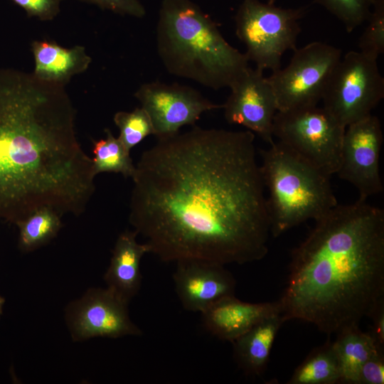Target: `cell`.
<instances>
[{
  "instance_id": "27",
  "label": "cell",
  "mask_w": 384,
  "mask_h": 384,
  "mask_svg": "<svg viewBox=\"0 0 384 384\" xmlns=\"http://www.w3.org/2000/svg\"><path fill=\"white\" fill-rule=\"evenodd\" d=\"M91 4L104 10L114 14L142 18L146 15V9L140 0H78Z\"/></svg>"
},
{
  "instance_id": "29",
  "label": "cell",
  "mask_w": 384,
  "mask_h": 384,
  "mask_svg": "<svg viewBox=\"0 0 384 384\" xmlns=\"http://www.w3.org/2000/svg\"><path fill=\"white\" fill-rule=\"evenodd\" d=\"M372 320L368 331L377 344L384 348V302L380 304L369 316Z\"/></svg>"
},
{
  "instance_id": "21",
  "label": "cell",
  "mask_w": 384,
  "mask_h": 384,
  "mask_svg": "<svg viewBox=\"0 0 384 384\" xmlns=\"http://www.w3.org/2000/svg\"><path fill=\"white\" fill-rule=\"evenodd\" d=\"M60 217L53 209L45 207L17 223L20 249L24 252L33 251L54 238L62 227Z\"/></svg>"
},
{
  "instance_id": "3",
  "label": "cell",
  "mask_w": 384,
  "mask_h": 384,
  "mask_svg": "<svg viewBox=\"0 0 384 384\" xmlns=\"http://www.w3.org/2000/svg\"><path fill=\"white\" fill-rule=\"evenodd\" d=\"M315 222L292 252L279 302L285 321L337 334L384 302V210L358 199Z\"/></svg>"
},
{
  "instance_id": "9",
  "label": "cell",
  "mask_w": 384,
  "mask_h": 384,
  "mask_svg": "<svg viewBox=\"0 0 384 384\" xmlns=\"http://www.w3.org/2000/svg\"><path fill=\"white\" fill-rule=\"evenodd\" d=\"M341 58V49L323 42H311L295 48L289 64L267 77L278 111L317 105Z\"/></svg>"
},
{
  "instance_id": "16",
  "label": "cell",
  "mask_w": 384,
  "mask_h": 384,
  "mask_svg": "<svg viewBox=\"0 0 384 384\" xmlns=\"http://www.w3.org/2000/svg\"><path fill=\"white\" fill-rule=\"evenodd\" d=\"M137 236L134 230H125L119 235L104 276L107 288L128 303L140 289L141 260L150 252L149 247L145 242L139 243Z\"/></svg>"
},
{
  "instance_id": "7",
  "label": "cell",
  "mask_w": 384,
  "mask_h": 384,
  "mask_svg": "<svg viewBox=\"0 0 384 384\" xmlns=\"http://www.w3.org/2000/svg\"><path fill=\"white\" fill-rule=\"evenodd\" d=\"M346 127L318 105L277 111L272 134L327 175L337 173Z\"/></svg>"
},
{
  "instance_id": "13",
  "label": "cell",
  "mask_w": 384,
  "mask_h": 384,
  "mask_svg": "<svg viewBox=\"0 0 384 384\" xmlns=\"http://www.w3.org/2000/svg\"><path fill=\"white\" fill-rule=\"evenodd\" d=\"M262 70L250 66L229 87L230 94L223 104L226 121L245 127L269 144L278 111L273 88Z\"/></svg>"
},
{
  "instance_id": "28",
  "label": "cell",
  "mask_w": 384,
  "mask_h": 384,
  "mask_svg": "<svg viewBox=\"0 0 384 384\" xmlns=\"http://www.w3.org/2000/svg\"><path fill=\"white\" fill-rule=\"evenodd\" d=\"M384 352L370 357L361 367L358 384L384 383Z\"/></svg>"
},
{
  "instance_id": "10",
  "label": "cell",
  "mask_w": 384,
  "mask_h": 384,
  "mask_svg": "<svg viewBox=\"0 0 384 384\" xmlns=\"http://www.w3.org/2000/svg\"><path fill=\"white\" fill-rule=\"evenodd\" d=\"M128 302L108 288H90L65 308V319L74 341L94 337L141 336L131 320Z\"/></svg>"
},
{
  "instance_id": "18",
  "label": "cell",
  "mask_w": 384,
  "mask_h": 384,
  "mask_svg": "<svg viewBox=\"0 0 384 384\" xmlns=\"http://www.w3.org/2000/svg\"><path fill=\"white\" fill-rule=\"evenodd\" d=\"M284 322L282 314L272 316L232 342L235 360L246 375L259 376L264 373L274 339Z\"/></svg>"
},
{
  "instance_id": "23",
  "label": "cell",
  "mask_w": 384,
  "mask_h": 384,
  "mask_svg": "<svg viewBox=\"0 0 384 384\" xmlns=\"http://www.w3.org/2000/svg\"><path fill=\"white\" fill-rule=\"evenodd\" d=\"M114 122L119 129L118 139L129 151L147 136L155 134L151 119L142 107L132 112H116Z\"/></svg>"
},
{
  "instance_id": "22",
  "label": "cell",
  "mask_w": 384,
  "mask_h": 384,
  "mask_svg": "<svg viewBox=\"0 0 384 384\" xmlns=\"http://www.w3.org/2000/svg\"><path fill=\"white\" fill-rule=\"evenodd\" d=\"M106 138L93 141L92 159L95 174L102 172L120 173L124 177H132L135 166L129 151L118 138H115L109 129H106Z\"/></svg>"
},
{
  "instance_id": "26",
  "label": "cell",
  "mask_w": 384,
  "mask_h": 384,
  "mask_svg": "<svg viewBox=\"0 0 384 384\" xmlns=\"http://www.w3.org/2000/svg\"><path fill=\"white\" fill-rule=\"evenodd\" d=\"M22 8L30 17L41 21L53 20L60 11L63 0H11Z\"/></svg>"
},
{
  "instance_id": "4",
  "label": "cell",
  "mask_w": 384,
  "mask_h": 384,
  "mask_svg": "<svg viewBox=\"0 0 384 384\" xmlns=\"http://www.w3.org/2000/svg\"><path fill=\"white\" fill-rule=\"evenodd\" d=\"M158 55L167 71L207 87H230L248 68L245 55L191 0H163L156 26Z\"/></svg>"
},
{
  "instance_id": "25",
  "label": "cell",
  "mask_w": 384,
  "mask_h": 384,
  "mask_svg": "<svg viewBox=\"0 0 384 384\" xmlns=\"http://www.w3.org/2000/svg\"><path fill=\"white\" fill-rule=\"evenodd\" d=\"M367 27L358 41L360 52L374 59L384 53V0H373Z\"/></svg>"
},
{
  "instance_id": "17",
  "label": "cell",
  "mask_w": 384,
  "mask_h": 384,
  "mask_svg": "<svg viewBox=\"0 0 384 384\" xmlns=\"http://www.w3.org/2000/svg\"><path fill=\"white\" fill-rule=\"evenodd\" d=\"M31 50L35 61L33 75L64 86L72 77L85 72L92 61L82 46L67 48L55 41H34Z\"/></svg>"
},
{
  "instance_id": "12",
  "label": "cell",
  "mask_w": 384,
  "mask_h": 384,
  "mask_svg": "<svg viewBox=\"0 0 384 384\" xmlns=\"http://www.w3.org/2000/svg\"><path fill=\"white\" fill-rule=\"evenodd\" d=\"M149 115L156 137L176 134L185 125H193L202 113L223 108L187 85L151 82L134 93Z\"/></svg>"
},
{
  "instance_id": "15",
  "label": "cell",
  "mask_w": 384,
  "mask_h": 384,
  "mask_svg": "<svg viewBox=\"0 0 384 384\" xmlns=\"http://www.w3.org/2000/svg\"><path fill=\"white\" fill-rule=\"evenodd\" d=\"M279 314V301L249 303L235 295L220 299L201 313L202 324L208 333L231 343L262 320Z\"/></svg>"
},
{
  "instance_id": "30",
  "label": "cell",
  "mask_w": 384,
  "mask_h": 384,
  "mask_svg": "<svg viewBox=\"0 0 384 384\" xmlns=\"http://www.w3.org/2000/svg\"><path fill=\"white\" fill-rule=\"evenodd\" d=\"M5 303V299L4 297H2L1 294H0V317L2 314V312H3V307H4V304Z\"/></svg>"
},
{
  "instance_id": "20",
  "label": "cell",
  "mask_w": 384,
  "mask_h": 384,
  "mask_svg": "<svg viewBox=\"0 0 384 384\" xmlns=\"http://www.w3.org/2000/svg\"><path fill=\"white\" fill-rule=\"evenodd\" d=\"M288 384L341 383V372L333 343L314 348L294 370Z\"/></svg>"
},
{
  "instance_id": "31",
  "label": "cell",
  "mask_w": 384,
  "mask_h": 384,
  "mask_svg": "<svg viewBox=\"0 0 384 384\" xmlns=\"http://www.w3.org/2000/svg\"><path fill=\"white\" fill-rule=\"evenodd\" d=\"M277 0H268V3L270 4H274Z\"/></svg>"
},
{
  "instance_id": "1",
  "label": "cell",
  "mask_w": 384,
  "mask_h": 384,
  "mask_svg": "<svg viewBox=\"0 0 384 384\" xmlns=\"http://www.w3.org/2000/svg\"><path fill=\"white\" fill-rule=\"evenodd\" d=\"M129 222L164 262L262 260L270 220L255 134L192 129L157 137L135 166Z\"/></svg>"
},
{
  "instance_id": "2",
  "label": "cell",
  "mask_w": 384,
  "mask_h": 384,
  "mask_svg": "<svg viewBox=\"0 0 384 384\" xmlns=\"http://www.w3.org/2000/svg\"><path fill=\"white\" fill-rule=\"evenodd\" d=\"M65 86L0 69V218L16 224L42 208L80 215L95 192Z\"/></svg>"
},
{
  "instance_id": "5",
  "label": "cell",
  "mask_w": 384,
  "mask_h": 384,
  "mask_svg": "<svg viewBox=\"0 0 384 384\" xmlns=\"http://www.w3.org/2000/svg\"><path fill=\"white\" fill-rule=\"evenodd\" d=\"M259 152L274 237L308 220L319 219L338 204L331 176L282 142H273Z\"/></svg>"
},
{
  "instance_id": "14",
  "label": "cell",
  "mask_w": 384,
  "mask_h": 384,
  "mask_svg": "<svg viewBox=\"0 0 384 384\" xmlns=\"http://www.w3.org/2000/svg\"><path fill=\"white\" fill-rule=\"evenodd\" d=\"M176 263L175 292L186 310L201 313L220 299L235 295L236 281L224 265L200 259Z\"/></svg>"
},
{
  "instance_id": "24",
  "label": "cell",
  "mask_w": 384,
  "mask_h": 384,
  "mask_svg": "<svg viewBox=\"0 0 384 384\" xmlns=\"http://www.w3.org/2000/svg\"><path fill=\"white\" fill-rule=\"evenodd\" d=\"M373 0H314L336 17L351 33L367 21Z\"/></svg>"
},
{
  "instance_id": "6",
  "label": "cell",
  "mask_w": 384,
  "mask_h": 384,
  "mask_svg": "<svg viewBox=\"0 0 384 384\" xmlns=\"http://www.w3.org/2000/svg\"><path fill=\"white\" fill-rule=\"evenodd\" d=\"M306 7L282 8L259 0H242L235 16V33L248 60L262 70L281 68L282 55L294 50L299 20Z\"/></svg>"
},
{
  "instance_id": "8",
  "label": "cell",
  "mask_w": 384,
  "mask_h": 384,
  "mask_svg": "<svg viewBox=\"0 0 384 384\" xmlns=\"http://www.w3.org/2000/svg\"><path fill=\"white\" fill-rule=\"evenodd\" d=\"M384 97V78L377 60L351 50L334 70L322 96L325 108L341 125L371 114Z\"/></svg>"
},
{
  "instance_id": "19",
  "label": "cell",
  "mask_w": 384,
  "mask_h": 384,
  "mask_svg": "<svg viewBox=\"0 0 384 384\" xmlns=\"http://www.w3.org/2000/svg\"><path fill=\"white\" fill-rule=\"evenodd\" d=\"M336 334L333 346L339 363L341 383L358 384L362 366L384 348L377 344L368 331H362L359 325L344 328Z\"/></svg>"
},
{
  "instance_id": "11",
  "label": "cell",
  "mask_w": 384,
  "mask_h": 384,
  "mask_svg": "<svg viewBox=\"0 0 384 384\" xmlns=\"http://www.w3.org/2000/svg\"><path fill=\"white\" fill-rule=\"evenodd\" d=\"M383 142L380 122L372 114L345 129L336 174L356 188L359 199L383 191L379 166Z\"/></svg>"
}]
</instances>
